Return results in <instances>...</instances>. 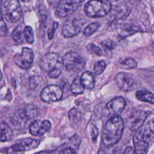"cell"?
<instances>
[{
  "label": "cell",
  "mask_w": 154,
  "mask_h": 154,
  "mask_svg": "<svg viewBox=\"0 0 154 154\" xmlns=\"http://www.w3.org/2000/svg\"><path fill=\"white\" fill-rule=\"evenodd\" d=\"M137 66V62L133 58H127L120 62V67L122 69H131Z\"/></svg>",
  "instance_id": "24"
},
{
  "label": "cell",
  "mask_w": 154,
  "mask_h": 154,
  "mask_svg": "<svg viewBox=\"0 0 154 154\" xmlns=\"http://www.w3.org/2000/svg\"><path fill=\"white\" fill-rule=\"evenodd\" d=\"M101 46L105 51H111L115 48L116 45V43L109 40V39H105L101 42Z\"/></svg>",
  "instance_id": "29"
},
{
  "label": "cell",
  "mask_w": 154,
  "mask_h": 154,
  "mask_svg": "<svg viewBox=\"0 0 154 154\" xmlns=\"http://www.w3.org/2000/svg\"><path fill=\"white\" fill-rule=\"evenodd\" d=\"M107 1H109L111 2H116V1H117L118 0H107Z\"/></svg>",
  "instance_id": "39"
},
{
  "label": "cell",
  "mask_w": 154,
  "mask_h": 154,
  "mask_svg": "<svg viewBox=\"0 0 154 154\" xmlns=\"http://www.w3.org/2000/svg\"><path fill=\"white\" fill-rule=\"evenodd\" d=\"M23 36L28 43H32L34 40V32L32 28L29 26H26L23 29Z\"/></svg>",
  "instance_id": "25"
},
{
  "label": "cell",
  "mask_w": 154,
  "mask_h": 154,
  "mask_svg": "<svg viewBox=\"0 0 154 154\" xmlns=\"http://www.w3.org/2000/svg\"><path fill=\"white\" fill-rule=\"evenodd\" d=\"M91 135H92V139L94 140H95L96 138H97V135H98V130L97 129V128L96 127H94L92 129V133H91Z\"/></svg>",
  "instance_id": "34"
},
{
  "label": "cell",
  "mask_w": 154,
  "mask_h": 154,
  "mask_svg": "<svg viewBox=\"0 0 154 154\" xmlns=\"http://www.w3.org/2000/svg\"><path fill=\"white\" fill-rule=\"evenodd\" d=\"M142 138L149 147L154 143V120H150L146 123L142 132Z\"/></svg>",
  "instance_id": "16"
},
{
  "label": "cell",
  "mask_w": 154,
  "mask_h": 154,
  "mask_svg": "<svg viewBox=\"0 0 154 154\" xmlns=\"http://www.w3.org/2000/svg\"><path fill=\"white\" fill-rule=\"evenodd\" d=\"M3 17L0 10V36H4L7 32V28Z\"/></svg>",
  "instance_id": "30"
},
{
  "label": "cell",
  "mask_w": 154,
  "mask_h": 154,
  "mask_svg": "<svg viewBox=\"0 0 154 154\" xmlns=\"http://www.w3.org/2000/svg\"><path fill=\"white\" fill-rule=\"evenodd\" d=\"M57 27H58V23L55 22H54V24H53V26H52V28L51 31H49V33H48V37H49V39H52V38L53 37V35H54V32H55V31H56Z\"/></svg>",
  "instance_id": "32"
},
{
  "label": "cell",
  "mask_w": 154,
  "mask_h": 154,
  "mask_svg": "<svg viewBox=\"0 0 154 154\" xmlns=\"http://www.w3.org/2000/svg\"><path fill=\"white\" fill-rule=\"evenodd\" d=\"M84 0H61L57 7V14L60 17H65L75 12L83 3Z\"/></svg>",
  "instance_id": "5"
},
{
  "label": "cell",
  "mask_w": 154,
  "mask_h": 154,
  "mask_svg": "<svg viewBox=\"0 0 154 154\" xmlns=\"http://www.w3.org/2000/svg\"><path fill=\"white\" fill-rule=\"evenodd\" d=\"M19 1H23V2H29L31 0H19Z\"/></svg>",
  "instance_id": "36"
},
{
  "label": "cell",
  "mask_w": 154,
  "mask_h": 154,
  "mask_svg": "<svg viewBox=\"0 0 154 154\" xmlns=\"http://www.w3.org/2000/svg\"><path fill=\"white\" fill-rule=\"evenodd\" d=\"M115 80L119 88L124 91H130L136 88V82L131 74L125 72L118 73Z\"/></svg>",
  "instance_id": "10"
},
{
  "label": "cell",
  "mask_w": 154,
  "mask_h": 154,
  "mask_svg": "<svg viewBox=\"0 0 154 154\" xmlns=\"http://www.w3.org/2000/svg\"><path fill=\"white\" fill-rule=\"evenodd\" d=\"M69 117L72 123L76 124L81 120L82 115L77 108H73L69 111Z\"/></svg>",
  "instance_id": "23"
},
{
  "label": "cell",
  "mask_w": 154,
  "mask_h": 154,
  "mask_svg": "<svg viewBox=\"0 0 154 154\" xmlns=\"http://www.w3.org/2000/svg\"><path fill=\"white\" fill-rule=\"evenodd\" d=\"M17 143L22 146L23 150L25 151L36 148L40 143V140L28 138L20 140Z\"/></svg>",
  "instance_id": "20"
},
{
  "label": "cell",
  "mask_w": 154,
  "mask_h": 154,
  "mask_svg": "<svg viewBox=\"0 0 154 154\" xmlns=\"http://www.w3.org/2000/svg\"><path fill=\"white\" fill-rule=\"evenodd\" d=\"M61 88L57 85H49L45 87L40 93L41 99L46 102H56L60 100L63 96Z\"/></svg>",
  "instance_id": "8"
},
{
  "label": "cell",
  "mask_w": 154,
  "mask_h": 154,
  "mask_svg": "<svg viewBox=\"0 0 154 154\" xmlns=\"http://www.w3.org/2000/svg\"><path fill=\"white\" fill-rule=\"evenodd\" d=\"M106 68V63L103 60L97 61L94 64V72L97 75H100L103 72Z\"/></svg>",
  "instance_id": "27"
},
{
  "label": "cell",
  "mask_w": 154,
  "mask_h": 154,
  "mask_svg": "<svg viewBox=\"0 0 154 154\" xmlns=\"http://www.w3.org/2000/svg\"><path fill=\"white\" fill-rule=\"evenodd\" d=\"M100 27V25L97 22H94L88 25L84 31V34L86 36H90L97 31Z\"/></svg>",
  "instance_id": "26"
},
{
  "label": "cell",
  "mask_w": 154,
  "mask_h": 154,
  "mask_svg": "<svg viewBox=\"0 0 154 154\" xmlns=\"http://www.w3.org/2000/svg\"><path fill=\"white\" fill-rule=\"evenodd\" d=\"M34 60V53L32 49L29 48H23L21 54L14 57L13 60L15 63L23 69H27L30 67Z\"/></svg>",
  "instance_id": "12"
},
{
  "label": "cell",
  "mask_w": 154,
  "mask_h": 154,
  "mask_svg": "<svg viewBox=\"0 0 154 154\" xmlns=\"http://www.w3.org/2000/svg\"><path fill=\"white\" fill-rule=\"evenodd\" d=\"M40 67L48 73L51 78H58L62 73L64 63L63 58L57 54L50 52L45 54L40 61Z\"/></svg>",
  "instance_id": "2"
},
{
  "label": "cell",
  "mask_w": 154,
  "mask_h": 154,
  "mask_svg": "<svg viewBox=\"0 0 154 154\" xmlns=\"http://www.w3.org/2000/svg\"><path fill=\"white\" fill-rule=\"evenodd\" d=\"M23 37L24 36L22 26L21 25H18L13 31L11 33V37L14 42L18 43H21L23 42Z\"/></svg>",
  "instance_id": "22"
},
{
  "label": "cell",
  "mask_w": 154,
  "mask_h": 154,
  "mask_svg": "<svg viewBox=\"0 0 154 154\" xmlns=\"http://www.w3.org/2000/svg\"><path fill=\"white\" fill-rule=\"evenodd\" d=\"M84 89L85 88L82 85L80 78H77L73 81L70 86V90L73 93L75 94H81L84 92Z\"/></svg>",
  "instance_id": "21"
},
{
  "label": "cell",
  "mask_w": 154,
  "mask_h": 154,
  "mask_svg": "<svg viewBox=\"0 0 154 154\" xmlns=\"http://www.w3.org/2000/svg\"><path fill=\"white\" fill-rule=\"evenodd\" d=\"M2 73H1V72L0 70V81H1V79H2Z\"/></svg>",
  "instance_id": "37"
},
{
  "label": "cell",
  "mask_w": 154,
  "mask_h": 154,
  "mask_svg": "<svg viewBox=\"0 0 154 154\" xmlns=\"http://www.w3.org/2000/svg\"><path fill=\"white\" fill-rule=\"evenodd\" d=\"M60 153H75V152L72 148L67 147V148H65V149H63L62 150H61L60 152Z\"/></svg>",
  "instance_id": "33"
},
{
  "label": "cell",
  "mask_w": 154,
  "mask_h": 154,
  "mask_svg": "<svg viewBox=\"0 0 154 154\" xmlns=\"http://www.w3.org/2000/svg\"><path fill=\"white\" fill-rule=\"evenodd\" d=\"M123 153H134L135 152L134 149H133L132 147H128L126 148Z\"/></svg>",
  "instance_id": "35"
},
{
  "label": "cell",
  "mask_w": 154,
  "mask_h": 154,
  "mask_svg": "<svg viewBox=\"0 0 154 154\" xmlns=\"http://www.w3.org/2000/svg\"><path fill=\"white\" fill-rule=\"evenodd\" d=\"M134 150L136 153H146L149 148L142 138L141 131H138L133 137Z\"/></svg>",
  "instance_id": "15"
},
{
  "label": "cell",
  "mask_w": 154,
  "mask_h": 154,
  "mask_svg": "<svg viewBox=\"0 0 154 154\" xmlns=\"http://www.w3.org/2000/svg\"><path fill=\"white\" fill-rule=\"evenodd\" d=\"M81 82L86 89H92L95 85V78L94 75L90 71H85L82 73L81 78Z\"/></svg>",
  "instance_id": "17"
},
{
  "label": "cell",
  "mask_w": 154,
  "mask_h": 154,
  "mask_svg": "<svg viewBox=\"0 0 154 154\" xmlns=\"http://www.w3.org/2000/svg\"><path fill=\"white\" fill-rule=\"evenodd\" d=\"M87 49L90 54H94L97 56H100L102 54V49L93 43H89L87 46Z\"/></svg>",
  "instance_id": "28"
},
{
  "label": "cell",
  "mask_w": 154,
  "mask_h": 154,
  "mask_svg": "<svg viewBox=\"0 0 154 154\" xmlns=\"http://www.w3.org/2000/svg\"><path fill=\"white\" fill-rule=\"evenodd\" d=\"M149 114L147 111L137 110L133 112L126 120V125L129 130L135 131L138 130L144 123Z\"/></svg>",
  "instance_id": "11"
},
{
  "label": "cell",
  "mask_w": 154,
  "mask_h": 154,
  "mask_svg": "<svg viewBox=\"0 0 154 154\" xmlns=\"http://www.w3.org/2000/svg\"><path fill=\"white\" fill-rule=\"evenodd\" d=\"M13 132L8 124L4 122H0V141H7L12 139Z\"/></svg>",
  "instance_id": "18"
},
{
  "label": "cell",
  "mask_w": 154,
  "mask_h": 154,
  "mask_svg": "<svg viewBox=\"0 0 154 154\" xmlns=\"http://www.w3.org/2000/svg\"><path fill=\"white\" fill-rule=\"evenodd\" d=\"M64 66L67 70H72L76 67H82L84 64V61L76 52L70 51L63 58Z\"/></svg>",
  "instance_id": "13"
},
{
  "label": "cell",
  "mask_w": 154,
  "mask_h": 154,
  "mask_svg": "<svg viewBox=\"0 0 154 154\" xmlns=\"http://www.w3.org/2000/svg\"><path fill=\"white\" fill-rule=\"evenodd\" d=\"M84 22L78 17L69 18L64 23L62 28V34L66 38L72 37L77 35L81 31Z\"/></svg>",
  "instance_id": "7"
},
{
  "label": "cell",
  "mask_w": 154,
  "mask_h": 154,
  "mask_svg": "<svg viewBox=\"0 0 154 154\" xmlns=\"http://www.w3.org/2000/svg\"><path fill=\"white\" fill-rule=\"evenodd\" d=\"M111 8V2L107 0H90L85 4L84 11L90 17H100L108 14Z\"/></svg>",
  "instance_id": "4"
},
{
  "label": "cell",
  "mask_w": 154,
  "mask_h": 154,
  "mask_svg": "<svg viewBox=\"0 0 154 154\" xmlns=\"http://www.w3.org/2000/svg\"><path fill=\"white\" fill-rule=\"evenodd\" d=\"M126 106V100L122 96H117L109 100L103 109V114L105 116L119 115Z\"/></svg>",
  "instance_id": "9"
},
{
  "label": "cell",
  "mask_w": 154,
  "mask_h": 154,
  "mask_svg": "<svg viewBox=\"0 0 154 154\" xmlns=\"http://www.w3.org/2000/svg\"><path fill=\"white\" fill-rule=\"evenodd\" d=\"M136 97L141 102L154 104V94L147 90H141L136 92Z\"/></svg>",
  "instance_id": "19"
},
{
  "label": "cell",
  "mask_w": 154,
  "mask_h": 154,
  "mask_svg": "<svg viewBox=\"0 0 154 154\" xmlns=\"http://www.w3.org/2000/svg\"><path fill=\"white\" fill-rule=\"evenodd\" d=\"M38 76H31L29 79V87L31 89L35 90L37 87L38 84V81L39 80L38 79Z\"/></svg>",
  "instance_id": "31"
},
{
  "label": "cell",
  "mask_w": 154,
  "mask_h": 154,
  "mask_svg": "<svg viewBox=\"0 0 154 154\" xmlns=\"http://www.w3.org/2000/svg\"><path fill=\"white\" fill-rule=\"evenodd\" d=\"M0 10L4 18L10 23L18 21L22 16L19 0H1Z\"/></svg>",
  "instance_id": "3"
},
{
  "label": "cell",
  "mask_w": 154,
  "mask_h": 154,
  "mask_svg": "<svg viewBox=\"0 0 154 154\" xmlns=\"http://www.w3.org/2000/svg\"><path fill=\"white\" fill-rule=\"evenodd\" d=\"M37 108L33 105H28L18 109L14 113L12 122L14 125H21L34 118L37 114Z\"/></svg>",
  "instance_id": "6"
},
{
  "label": "cell",
  "mask_w": 154,
  "mask_h": 154,
  "mask_svg": "<svg viewBox=\"0 0 154 154\" xmlns=\"http://www.w3.org/2000/svg\"><path fill=\"white\" fill-rule=\"evenodd\" d=\"M123 119L119 115L112 116L106 122L103 132L102 142L106 147H111L120 140L124 129Z\"/></svg>",
  "instance_id": "1"
},
{
  "label": "cell",
  "mask_w": 154,
  "mask_h": 154,
  "mask_svg": "<svg viewBox=\"0 0 154 154\" xmlns=\"http://www.w3.org/2000/svg\"><path fill=\"white\" fill-rule=\"evenodd\" d=\"M51 128V124L48 120H35L29 126V132L34 136L42 135L48 132Z\"/></svg>",
  "instance_id": "14"
},
{
  "label": "cell",
  "mask_w": 154,
  "mask_h": 154,
  "mask_svg": "<svg viewBox=\"0 0 154 154\" xmlns=\"http://www.w3.org/2000/svg\"><path fill=\"white\" fill-rule=\"evenodd\" d=\"M152 32L154 33V24H153V26L152 28Z\"/></svg>",
  "instance_id": "38"
}]
</instances>
